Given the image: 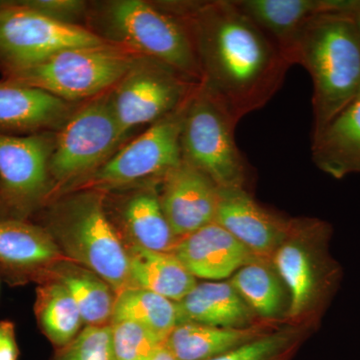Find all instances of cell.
Returning a JSON list of instances; mask_svg holds the SVG:
<instances>
[{
	"instance_id": "83f0119b",
	"label": "cell",
	"mask_w": 360,
	"mask_h": 360,
	"mask_svg": "<svg viewBox=\"0 0 360 360\" xmlns=\"http://www.w3.org/2000/svg\"><path fill=\"white\" fill-rule=\"evenodd\" d=\"M116 360H151L165 341L134 321L110 323Z\"/></svg>"
},
{
	"instance_id": "1f68e13d",
	"label": "cell",
	"mask_w": 360,
	"mask_h": 360,
	"mask_svg": "<svg viewBox=\"0 0 360 360\" xmlns=\"http://www.w3.org/2000/svg\"><path fill=\"white\" fill-rule=\"evenodd\" d=\"M15 326L9 321H0V360H18Z\"/></svg>"
},
{
	"instance_id": "603a6c76",
	"label": "cell",
	"mask_w": 360,
	"mask_h": 360,
	"mask_svg": "<svg viewBox=\"0 0 360 360\" xmlns=\"http://www.w3.org/2000/svg\"><path fill=\"white\" fill-rule=\"evenodd\" d=\"M122 217L136 245L149 250L174 252L179 240L163 213L155 186L151 184L132 194L123 206Z\"/></svg>"
},
{
	"instance_id": "836d02e7",
	"label": "cell",
	"mask_w": 360,
	"mask_h": 360,
	"mask_svg": "<svg viewBox=\"0 0 360 360\" xmlns=\"http://www.w3.org/2000/svg\"><path fill=\"white\" fill-rule=\"evenodd\" d=\"M357 22H359V30H360V11L356 14Z\"/></svg>"
},
{
	"instance_id": "9a60e30c",
	"label": "cell",
	"mask_w": 360,
	"mask_h": 360,
	"mask_svg": "<svg viewBox=\"0 0 360 360\" xmlns=\"http://www.w3.org/2000/svg\"><path fill=\"white\" fill-rule=\"evenodd\" d=\"M234 4L276 42L284 56L317 16L360 11V0H234Z\"/></svg>"
},
{
	"instance_id": "5bb4252c",
	"label": "cell",
	"mask_w": 360,
	"mask_h": 360,
	"mask_svg": "<svg viewBox=\"0 0 360 360\" xmlns=\"http://www.w3.org/2000/svg\"><path fill=\"white\" fill-rule=\"evenodd\" d=\"M71 103L35 87L0 82V134L58 132L77 110Z\"/></svg>"
},
{
	"instance_id": "30bf717a",
	"label": "cell",
	"mask_w": 360,
	"mask_h": 360,
	"mask_svg": "<svg viewBox=\"0 0 360 360\" xmlns=\"http://www.w3.org/2000/svg\"><path fill=\"white\" fill-rule=\"evenodd\" d=\"M189 98L177 110L149 125L134 141L118 148L110 160L84 179L85 184L103 188L142 180H161L179 167L182 162L180 135Z\"/></svg>"
},
{
	"instance_id": "2e32d148",
	"label": "cell",
	"mask_w": 360,
	"mask_h": 360,
	"mask_svg": "<svg viewBox=\"0 0 360 360\" xmlns=\"http://www.w3.org/2000/svg\"><path fill=\"white\" fill-rule=\"evenodd\" d=\"M174 252L195 278L222 281L259 259L217 222L180 239Z\"/></svg>"
},
{
	"instance_id": "cb8c5ba5",
	"label": "cell",
	"mask_w": 360,
	"mask_h": 360,
	"mask_svg": "<svg viewBox=\"0 0 360 360\" xmlns=\"http://www.w3.org/2000/svg\"><path fill=\"white\" fill-rule=\"evenodd\" d=\"M134 321L167 340L179 323L177 302L143 288L129 286L116 295L110 323Z\"/></svg>"
},
{
	"instance_id": "8fae6325",
	"label": "cell",
	"mask_w": 360,
	"mask_h": 360,
	"mask_svg": "<svg viewBox=\"0 0 360 360\" xmlns=\"http://www.w3.org/2000/svg\"><path fill=\"white\" fill-rule=\"evenodd\" d=\"M54 139L53 132L0 134V189L4 203L16 212L32 210L51 189Z\"/></svg>"
},
{
	"instance_id": "44dd1931",
	"label": "cell",
	"mask_w": 360,
	"mask_h": 360,
	"mask_svg": "<svg viewBox=\"0 0 360 360\" xmlns=\"http://www.w3.org/2000/svg\"><path fill=\"white\" fill-rule=\"evenodd\" d=\"M61 257L47 229L20 219L0 217V265L16 271L41 269Z\"/></svg>"
},
{
	"instance_id": "f1b7e54d",
	"label": "cell",
	"mask_w": 360,
	"mask_h": 360,
	"mask_svg": "<svg viewBox=\"0 0 360 360\" xmlns=\"http://www.w3.org/2000/svg\"><path fill=\"white\" fill-rule=\"evenodd\" d=\"M58 360H116L110 326H86L65 347Z\"/></svg>"
},
{
	"instance_id": "4fadbf2b",
	"label": "cell",
	"mask_w": 360,
	"mask_h": 360,
	"mask_svg": "<svg viewBox=\"0 0 360 360\" xmlns=\"http://www.w3.org/2000/svg\"><path fill=\"white\" fill-rule=\"evenodd\" d=\"M160 182L161 207L179 240L214 222L219 188L200 170L182 161Z\"/></svg>"
},
{
	"instance_id": "52a82bcc",
	"label": "cell",
	"mask_w": 360,
	"mask_h": 360,
	"mask_svg": "<svg viewBox=\"0 0 360 360\" xmlns=\"http://www.w3.org/2000/svg\"><path fill=\"white\" fill-rule=\"evenodd\" d=\"M105 42L89 28L52 20L21 0L0 2V70L6 77L65 49Z\"/></svg>"
},
{
	"instance_id": "4dcf8cb0",
	"label": "cell",
	"mask_w": 360,
	"mask_h": 360,
	"mask_svg": "<svg viewBox=\"0 0 360 360\" xmlns=\"http://www.w3.org/2000/svg\"><path fill=\"white\" fill-rule=\"evenodd\" d=\"M25 6L52 20L79 25L77 20L87 14V4L77 0H21Z\"/></svg>"
},
{
	"instance_id": "4316f807",
	"label": "cell",
	"mask_w": 360,
	"mask_h": 360,
	"mask_svg": "<svg viewBox=\"0 0 360 360\" xmlns=\"http://www.w3.org/2000/svg\"><path fill=\"white\" fill-rule=\"evenodd\" d=\"M262 260H255L239 269L229 283L251 311L272 319L283 309V283Z\"/></svg>"
},
{
	"instance_id": "3957f363",
	"label": "cell",
	"mask_w": 360,
	"mask_h": 360,
	"mask_svg": "<svg viewBox=\"0 0 360 360\" xmlns=\"http://www.w3.org/2000/svg\"><path fill=\"white\" fill-rule=\"evenodd\" d=\"M91 18L101 32L97 35L106 41L165 63L200 84V65L188 30L162 2L113 0L101 4Z\"/></svg>"
},
{
	"instance_id": "277c9868",
	"label": "cell",
	"mask_w": 360,
	"mask_h": 360,
	"mask_svg": "<svg viewBox=\"0 0 360 360\" xmlns=\"http://www.w3.org/2000/svg\"><path fill=\"white\" fill-rule=\"evenodd\" d=\"M49 231L75 262L110 284L115 295L129 288V250L106 214L103 194L85 191L61 201L52 210Z\"/></svg>"
},
{
	"instance_id": "484cf974",
	"label": "cell",
	"mask_w": 360,
	"mask_h": 360,
	"mask_svg": "<svg viewBox=\"0 0 360 360\" xmlns=\"http://www.w3.org/2000/svg\"><path fill=\"white\" fill-rule=\"evenodd\" d=\"M58 276L77 303L84 323L97 326L111 321L116 295L110 284L91 270L72 264L59 269Z\"/></svg>"
},
{
	"instance_id": "d4e9b609",
	"label": "cell",
	"mask_w": 360,
	"mask_h": 360,
	"mask_svg": "<svg viewBox=\"0 0 360 360\" xmlns=\"http://www.w3.org/2000/svg\"><path fill=\"white\" fill-rule=\"evenodd\" d=\"M34 312L44 335L58 347L70 345L84 323L77 303L58 279L37 288Z\"/></svg>"
},
{
	"instance_id": "8992f818",
	"label": "cell",
	"mask_w": 360,
	"mask_h": 360,
	"mask_svg": "<svg viewBox=\"0 0 360 360\" xmlns=\"http://www.w3.org/2000/svg\"><path fill=\"white\" fill-rule=\"evenodd\" d=\"M236 124L200 84L184 113L180 135L181 158L219 188H245L248 179V163L234 137Z\"/></svg>"
},
{
	"instance_id": "7402d4cb",
	"label": "cell",
	"mask_w": 360,
	"mask_h": 360,
	"mask_svg": "<svg viewBox=\"0 0 360 360\" xmlns=\"http://www.w3.org/2000/svg\"><path fill=\"white\" fill-rule=\"evenodd\" d=\"M257 328L179 323L165 340L176 360H208L259 336Z\"/></svg>"
},
{
	"instance_id": "5b68a950",
	"label": "cell",
	"mask_w": 360,
	"mask_h": 360,
	"mask_svg": "<svg viewBox=\"0 0 360 360\" xmlns=\"http://www.w3.org/2000/svg\"><path fill=\"white\" fill-rule=\"evenodd\" d=\"M139 58L111 42L75 47L4 79L44 90L68 103L90 101L115 89Z\"/></svg>"
},
{
	"instance_id": "ffe728a7",
	"label": "cell",
	"mask_w": 360,
	"mask_h": 360,
	"mask_svg": "<svg viewBox=\"0 0 360 360\" xmlns=\"http://www.w3.org/2000/svg\"><path fill=\"white\" fill-rule=\"evenodd\" d=\"M129 286L150 290L179 302L198 283L174 252L134 245L129 250Z\"/></svg>"
},
{
	"instance_id": "e0dca14e",
	"label": "cell",
	"mask_w": 360,
	"mask_h": 360,
	"mask_svg": "<svg viewBox=\"0 0 360 360\" xmlns=\"http://www.w3.org/2000/svg\"><path fill=\"white\" fill-rule=\"evenodd\" d=\"M302 226L277 248L272 255L277 276L290 291V317H298L311 307L314 300L333 286L336 269L328 262L319 264L309 250L300 241Z\"/></svg>"
},
{
	"instance_id": "d590c367",
	"label": "cell",
	"mask_w": 360,
	"mask_h": 360,
	"mask_svg": "<svg viewBox=\"0 0 360 360\" xmlns=\"http://www.w3.org/2000/svg\"><path fill=\"white\" fill-rule=\"evenodd\" d=\"M0 2H1V1H0Z\"/></svg>"
},
{
	"instance_id": "f546056e",
	"label": "cell",
	"mask_w": 360,
	"mask_h": 360,
	"mask_svg": "<svg viewBox=\"0 0 360 360\" xmlns=\"http://www.w3.org/2000/svg\"><path fill=\"white\" fill-rule=\"evenodd\" d=\"M285 333L260 335L243 345L208 360H270L288 345Z\"/></svg>"
},
{
	"instance_id": "d6986e66",
	"label": "cell",
	"mask_w": 360,
	"mask_h": 360,
	"mask_svg": "<svg viewBox=\"0 0 360 360\" xmlns=\"http://www.w3.org/2000/svg\"><path fill=\"white\" fill-rule=\"evenodd\" d=\"M179 323H198L225 328H251L253 312L229 281L196 283L177 302Z\"/></svg>"
},
{
	"instance_id": "ac0fdd59",
	"label": "cell",
	"mask_w": 360,
	"mask_h": 360,
	"mask_svg": "<svg viewBox=\"0 0 360 360\" xmlns=\"http://www.w3.org/2000/svg\"><path fill=\"white\" fill-rule=\"evenodd\" d=\"M312 160L335 179L360 174V94L312 137Z\"/></svg>"
},
{
	"instance_id": "7c38bea8",
	"label": "cell",
	"mask_w": 360,
	"mask_h": 360,
	"mask_svg": "<svg viewBox=\"0 0 360 360\" xmlns=\"http://www.w3.org/2000/svg\"><path fill=\"white\" fill-rule=\"evenodd\" d=\"M214 222L259 259L272 257L298 224L267 212L245 188L219 189Z\"/></svg>"
},
{
	"instance_id": "7a4b0ae2",
	"label": "cell",
	"mask_w": 360,
	"mask_h": 360,
	"mask_svg": "<svg viewBox=\"0 0 360 360\" xmlns=\"http://www.w3.org/2000/svg\"><path fill=\"white\" fill-rule=\"evenodd\" d=\"M357 13L321 14L300 32L286 52L290 65L309 71L314 84L317 136L360 94V30Z\"/></svg>"
},
{
	"instance_id": "ba28073f",
	"label": "cell",
	"mask_w": 360,
	"mask_h": 360,
	"mask_svg": "<svg viewBox=\"0 0 360 360\" xmlns=\"http://www.w3.org/2000/svg\"><path fill=\"white\" fill-rule=\"evenodd\" d=\"M123 141L111 91L90 99L56 134L49 161L51 181L63 184L86 179L115 155Z\"/></svg>"
},
{
	"instance_id": "9c48e42d",
	"label": "cell",
	"mask_w": 360,
	"mask_h": 360,
	"mask_svg": "<svg viewBox=\"0 0 360 360\" xmlns=\"http://www.w3.org/2000/svg\"><path fill=\"white\" fill-rule=\"evenodd\" d=\"M200 84L165 63L139 58L111 90V101L123 141L142 125H151L177 110Z\"/></svg>"
},
{
	"instance_id": "e575fe53",
	"label": "cell",
	"mask_w": 360,
	"mask_h": 360,
	"mask_svg": "<svg viewBox=\"0 0 360 360\" xmlns=\"http://www.w3.org/2000/svg\"><path fill=\"white\" fill-rule=\"evenodd\" d=\"M0 202H4V198H2L1 189H0Z\"/></svg>"
},
{
	"instance_id": "6da1fadb",
	"label": "cell",
	"mask_w": 360,
	"mask_h": 360,
	"mask_svg": "<svg viewBox=\"0 0 360 360\" xmlns=\"http://www.w3.org/2000/svg\"><path fill=\"white\" fill-rule=\"evenodd\" d=\"M193 39L201 82L238 123L281 89L290 63L234 0L165 2Z\"/></svg>"
},
{
	"instance_id": "d6a6232c",
	"label": "cell",
	"mask_w": 360,
	"mask_h": 360,
	"mask_svg": "<svg viewBox=\"0 0 360 360\" xmlns=\"http://www.w3.org/2000/svg\"><path fill=\"white\" fill-rule=\"evenodd\" d=\"M151 360H176L175 359V357L174 356V354L170 352V350L168 349L167 347V345H162L160 348V350H158V352H156L155 356L153 357V359Z\"/></svg>"
}]
</instances>
